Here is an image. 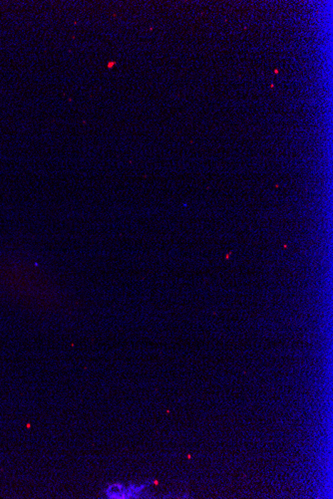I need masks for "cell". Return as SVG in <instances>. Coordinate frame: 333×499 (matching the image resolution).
I'll list each match as a JSON object with an SVG mask.
<instances>
[{
	"mask_svg": "<svg viewBox=\"0 0 333 499\" xmlns=\"http://www.w3.org/2000/svg\"><path fill=\"white\" fill-rule=\"evenodd\" d=\"M149 490L150 483H141V485L113 483L105 488L104 495L110 499L145 498L148 496Z\"/></svg>",
	"mask_w": 333,
	"mask_h": 499,
	"instance_id": "6da1fadb",
	"label": "cell"
}]
</instances>
